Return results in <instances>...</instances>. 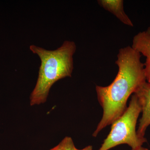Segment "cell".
Returning a JSON list of instances; mask_svg holds the SVG:
<instances>
[{
  "label": "cell",
  "instance_id": "cell-2",
  "mask_svg": "<svg viewBox=\"0 0 150 150\" xmlns=\"http://www.w3.org/2000/svg\"><path fill=\"white\" fill-rule=\"evenodd\" d=\"M30 49L40 58V65L35 87L30 96L31 106L45 103L51 87L56 82L71 76L74 69L73 56L76 50L74 42L64 41L54 50L31 45Z\"/></svg>",
  "mask_w": 150,
  "mask_h": 150
},
{
  "label": "cell",
  "instance_id": "cell-3",
  "mask_svg": "<svg viewBox=\"0 0 150 150\" xmlns=\"http://www.w3.org/2000/svg\"><path fill=\"white\" fill-rule=\"evenodd\" d=\"M142 109L138 98L133 94L124 113L111 124L109 134L98 150H108L126 144L135 150L147 142L146 138L138 137L136 131L137 120Z\"/></svg>",
  "mask_w": 150,
  "mask_h": 150
},
{
  "label": "cell",
  "instance_id": "cell-9",
  "mask_svg": "<svg viewBox=\"0 0 150 150\" xmlns=\"http://www.w3.org/2000/svg\"><path fill=\"white\" fill-rule=\"evenodd\" d=\"M135 150H149V149H147V148H145L143 147L142 146L139 149H136Z\"/></svg>",
  "mask_w": 150,
  "mask_h": 150
},
{
  "label": "cell",
  "instance_id": "cell-8",
  "mask_svg": "<svg viewBox=\"0 0 150 150\" xmlns=\"http://www.w3.org/2000/svg\"><path fill=\"white\" fill-rule=\"evenodd\" d=\"M93 147L92 146H87L86 147L83 149H79V150H92Z\"/></svg>",
  "mask_w": 150,
  "mask_h": 150
},
{
  "label": "cell",
  "instance_id": "cell-4",
  "mask_svg": "<svg viewBox=\"0 0 150 150\" xmlns=\"http://www.w3.org/2000/svg\"><path fill=\"white\" fill-rule=\"evenodd\" d=\"M134 94L141 104L142 112L137 134L140 138H144L146 130L150 125V84L146 81L144 83Z\"/></svg>",
  "mask_w": 150,
  "mask_h": 150
},
{
  "label": "cell",
  "instance_id": "cell-7",
  "mask_svg": "<svg viewBox=\"0 0 150 150\" xmlns=\"http://www.w3.org/2000/svg\"><path fill=\"white\" fill-rule=\"evenodd\" d=\"M49 150H79L75 146L71 137H65L56 146Z\"/></svg>",
  "mask_w": 150,
  "mask_h": 150
},
{
  "label": "cell",
  "instance_id": "cell-6",
  "mask_svg": "<svg viewBox=\"0 0 150 150\" xmlns=\"http://www.w3.org/2000/svg\"><path fill=\"white\" fill-rule=\"evenodd\" d=\"M98 3L100 6L114 15L124 24L134 26L133 23L124 11L122 0H99Z\"/></svg>",
  "mask_w": 150,
  "mask_h": 150
},
{
  "label": "cell",
  "instance_id": "cell-5",
  "mask_svg": "<svg viewBox=\"0 0 150 150\" xmlns=\"http://www.w3.org/2000/svg\"><path fill=\"white\" fill-rule=\"evenodd\" d=\"M146 57L144 71L146 80L150 84V35L146 31L140 32L134 36L131 46Z\"/></svg>",
  "mask_w": 150,
  "mask_h": 150
},
{
  "label": "cell",
  "instance_id": "cell-10",
  "mask_svg": "<svg viewBox=\"0 0 150 150\" xmlns=\"http://www.w3.org/2000/svg\"><path fill=\"white\" fill-rule=\"evenodd\" d=\"M146 31L148 34H149V35H150V26L148 28L147 30H146Z\"/></svg>",
  "mask_w": 150,
  "mask_h": 150
},
{
  "label": "cell",
  "instance_id": "cell-1",
  "mask_svg": "<svg viewBox=\"0 0 150 150\" xmlns=\"http://www.w3.org/2000/svg\"><path fill=\"white\" fill-rule=\"evenodd\" d=\"M141 56L131 46L121 48L115 62L118 71L114 80L107 86H96L98 99L103 114L93 134V137H96L102 129L111 125L124 113L129 97L146 81Z\"/></svg>",
  "mask_w": 150,
  "mask_h": 150
}]
</instances>
